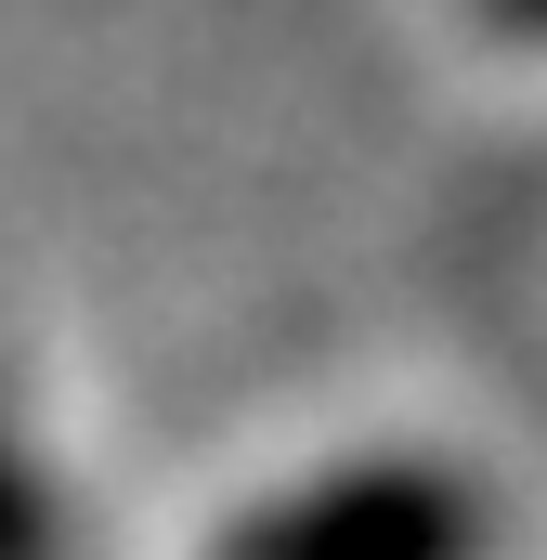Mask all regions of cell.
<instances>
[{"label":"cell","instance_id":"6da1fadb","mask_svg":"<svg viewBox=\"0 0 547 560\" xmlns=\"http://www.w3.org/2000/svg\"><path fill=\"white\" fill-rule=\"evenodd\" d=\"M482 548H496L482 495L456 469H430V456L300 482V495H274V509H248L222 535V560H482Z\"/></svg>","mask_w":547,"mask_h":560},{"label":"cell","instance_id":"7a4b0ae2","mask_svg":"<svg viewBox=\"0 0 547 560\" xmlns=\"http://www.w3.org/2000/svg\"><path fill=\"white\" fill-rule=\"evenodd\" d=\"M0 560H53V495L26 482L13 443H0Z\"/></svg>","mask_w":547,"mask_h":560},{"label":"cell","instance_id":"3957f363","mask_svg":"<svg viewBox=\"0 0 547 560\" xmlns=\"http://www.w3.org/2000/svg\"><path fill=\"white\" fill-rule=\"evenodd\" d=\"M496 13H509V26H547V0H496Z\"/></svg>","mask_w":547,"mask_h":560}]
</instances>
